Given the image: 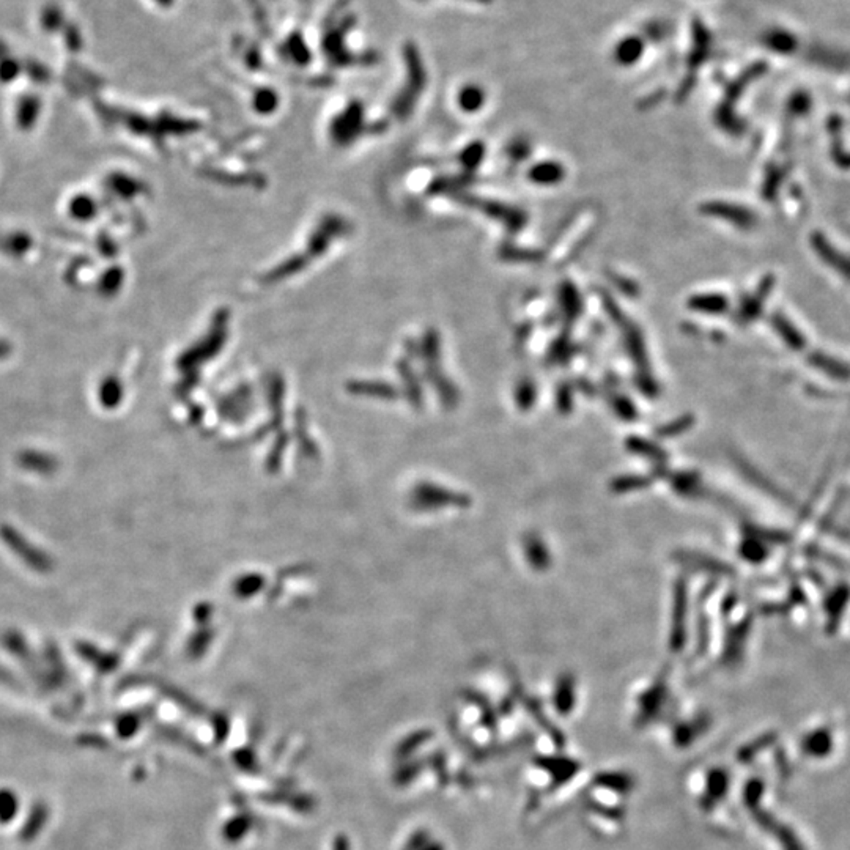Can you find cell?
Here are the masks:
<instances>
[{
	"instance_id": "1",
	"label": "cell",
	"mask_w": 850,
	"mask_h": 850,
	"mask_svg": "<svg viewBox=\"0 0 850 850\" xmlns=\"http://www.w3.org/2000/svg\"><path fill=\"white\" fill-rule=\"evenodd\" d=\"M561 176V169L558 166H538L534 170V179H537L538 181H543V183H548V181H556Z\"/></svg>"
}]
</instances>
